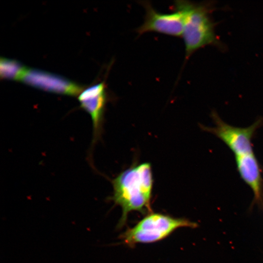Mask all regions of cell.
Here are the masks:
<instances>
[{"label":"cell","mask_w":263,"mask_h":263,"mask_svg":"<svg viewBox=\"0 0 263 263\" xmlns=\"http://www.w3.org/2000/svg\"><path fill=\"white\" fill-rule=\"evenodd\" d=\"M214 1L193 2L188 0H176L173 9L181 10L184 15L182 38L185 47L186 58L195 52L207 45H212L221 50L225 46L215 31L216 23L212 13L216 7Z\"/></svg>","instance_id":"cell-2"},{"label":"cell","mask_w":263,"mask_h":263,"mask_svg":"<svg viewBox=\"0 0 263 263\" xmlns=\"http://www.w3.org/2000/svg\"><path fill=\"white\" fill-rule=\"evenodd\" d=\"M21 81L44 91L69 95H78L83 90L78 84L58 75L27 68Z\"/></svg>","instance_id":"cell-6"},{"label":"cell","mask_w":263,"mask_h":263,"mask_svg":"<svg viewBox=\"0 0 263 263\" xmlns=\"http://www.w3.org/2000/svg\"><path fill=\"white\" fill-rule=\"evenodd\" d=\"M214 127L201 125V128L222 140L235 156L254 152L252 139L257 130L263 125V118H258L252 125L244 128L230 125L223 121L216 112L211 113Z\"/></svg>","instance_id":"cell-4"},{"label":"cell","mask_w":263,"mask_h":263,"mask_svg":"<svg viewBox=\"0 0 263 263\" xmlns=\"http://www.w3.org/2000/svg\"><path fill=\"white\" fill-rule=\"evenodd\" d=\"M145 9L146 14L143 24L136 31L139 35L147 32H156L173 37H182L184 15L180 10L173 9L170 13L157 11L148 1H140Z\"/></svg>","instance_id":"cell-5"},{"label":"cell","mask_w":263,"mask_h":263,"mask_svg":"<svg viewBox=\"0 0 263 263\" xmlns=\"http://www.w3.org/2000/svg\"><path fill=\"white\" fill-rule=\"evenodd\" d=\"M112 184L113 191L110 199L120 206L122 210L118 227L125 225L131 212L144 214L152 212L153 178L150 163H143L127 169L119 174Z\"/></svg>","instance_id":"cell-1"},{"label":"cell","mask_w":263,"mask_h":263,"mask_svg":"<svg viewBox=\"0 0 263 263\" xmlns=\"http://www.w3.org/2000/svg\"><path fill=\"white\" fill-rule=\"evenodd\" d=\"M27 68L19 62L4 57L0 61V75L1 78L21 80Z\"/></svg>","instance_id":"cell-9"},{"label":"cell","mask_w":263,"mask_h":263,"mask_svg":"<svg viewBox=\"0 0 263 263\" xmlns=\"http://www.w3.org/2000/svg\"><path fill=\"white\" fill-rule=\"evenodd\" d=\"M237 170L242 180L252 189L254 197L250 206L254 205L263 211V178L261 165L254 152L235 156Z\"/></svg>","instance_id":"cell-8"},{"label":"cell","mask_w":263,"mask_h":263,"mask_svg":"<svg viewBox=\"0 0 263 263\" xmlns=\"http://www.w3.org/2000/svg\"><path fill=\"white\" fill-rule=\"evenodd\" d=\"M198 226L196 223L187 219L151 212L133 227L127 229L120 238L125 244L133 247L138 244H150L161 241L181 227L194 228Z\"/></svg>","instance_id":"cell-3"},{"label":"cell","mask_w":263,"mask_h":263,"mask_svg":"<svg viewBox=\"0 0 263 263\" xmlns=\"http://www.w3.org/2000/svg\"><path fill=\"white\" fill-rule=\"evenodd\" d=\"M107 98L106 86L104 81L83 90L78 95L80 106L89 114L92 121L93 143L101 133Z\"/></svg>","instance_id":"cell-7"}]
</instances>
